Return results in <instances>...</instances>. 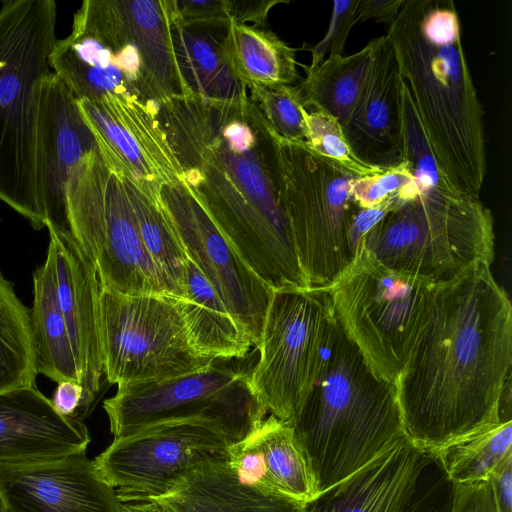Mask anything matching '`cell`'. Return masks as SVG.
<instances>
[{
  "instance_id": "6da1fadb",
  "label": "cell",
  "mask_w": 512,
  "mask_h": 512,
  "mask_svg": "<svg viewBox=\"0 0 512 512\" xmlns=\"http://www.w3.org/2000/svg\"><path fill=\"white\" fill-rule=\"evenodd\" d=\"M156 117L181 180L252 271L273 291L308 288L284 206L279 136L249 93L176 96Z\"/></svg>"
},
{
  "instance_id": "7a4b0ae2",
  "label": "cell",
  "mask_w": 512,
  "mask_h": 512,
  "mask_svg": "<svg viewBox=\"0 0 512 512\" xmlns=\"http://www.w3.org/2000/svg\"><path fill=\"white\" fill-rule=\"evenodd\" d=\"M490 264L436 283L427 325L396 382L406 437L422 451L501 420L512 364V306Z\"/></svg>"
},
{
  "instance_id": "3957f363",
  "label": "cell",
  "mask_w": 512,
  "mask_h": 512,
  "mask_svg": "<svg viewBox=\"0 0 512 512\" xmlns=\"http://www.w3.org/2000/svg\"><path fill=\"white\" fill-rule=\"evenodd\" d=\"M437 166L457 193L480 198L483 109L450 0H404L386 34Z\"/></svg>"
},
{
  "instance_id": "277c9868",
  "label": "cell",
  "mask_w": 512,
  "mask_h": 512,
  "mask_svg": "<svg viewBox=\"0 0 512 512\" xmlns=\"http://www.w3.org/2000/svg\"><path fill=\"white\" fill-rule=\"evenodd\" d=\"M49 65L77 100L111 95L158 113L164 101L186 95L167 0L83 1Z\"/></svg>"
},
{
  "instance_id": "5b68a950",
  "label": "cell",
  "mask_w": 512,
  "mask_h": 512,
  "mask_svg": "<svg viewBox=\"0 0 512 512\" xmlns=\"http://www.w3.org/2000/svg\"><path fill=\"white\" fill-rule=\"evenodd\" d=\"M290 425L316 495L407 438L396 384L370 370L337 321L318 377Z\"/></svg>"
},
{
  "instance_id": "8992f818",
  "label": "cell",
  "mask_w": 512,
  "mask_h": 512,
  "mask_svg": "<svg viewBox=\"0 0 512 512\" xmlns=\"http://www.w3.org/2000/svg\"><path fill=\"white\" fill-rule=\"evenodd\" d=\"M53 0H6L0 9V200L40 230L36 143L42 85L51 72Z\"/></svg>"
},
{
  "instance_id": "52a82bcc",
  "label": "cell",
  "mask_w": 512,
  "mask_h": 512,
  "mask_svg": "<svg viewBox=\"0 0 512 512\" xmlns=\"http://www.w3.org/2000/svg\"><path fill=\"white\" fill-rule=\"evenodd\" d=\"M436 283L390 269L361 247L327 288L335 319L370 370L396 384L429 320Z\"/></svg>"
},
{
  "instance_id": "ba28073f",
  "label": "cell",
  "mask_w": 512,
  "mask_h": 512,
  "mask_svg": "<svg viewBox=\"0 0 512 512\" xmlns=\"http://www.w3.org/2000/svg\"><path fill=\"white\" fill-rule=\"evenodd\" d=\"M362 247L390 269L438 283L475 262L492 264L494 219L480 198L420 194L386 213Z\"/></svg>"
},
{
  "instance_id": "9c48e42d",
  "label": "cell",
  "mask_w": 512,
  "mask_h": 512,
  "mask_svg": "<svg viewBox=\"0 0 512 512\" xmlns=\"http://www.w3.org/2000/svg\"><path fill=\"white\" fill-rule=\"evenodd\" d=\"M279 136V135H278ZM284 206L308 288L327 289L362 246L355 175L311 151L304 141L279 136Z\"/></svg>"
},
{
  "instance_id": "30bf717a",
  "label": "cell",
  "mask_w": 512,
  "mask_h": 512,
  "mask_svg": "<svg viewBox=\"0 0 512 512\" xmlns=\"http://www.w3.org/2000/svg\"><path fill=\"white\" fill-rule=\"evenodd\" d=\"M216 360L207 368L161 381L118 387L104 401L114 438L168 421L216 424L230 445L244 439L265 418L251 381V369Z\"/></svg>"
},
{
  "instance_id": "8fae6325",
  "label": "cell",
  "mask_w": 512,
  "mask_h": 512,
  "mask_svg": "<svg viewBox=\"0 0 512 512\" xmlns=\"http://www.w3.org/2000/svg\"><path fill=\"white\" fill-rule=\"evenodd\" d=\"M336 322L327 289L273 291L250 381L267 413L290 423L320 372Z\"/></svg>"
},
{
  "instance_id": "7c38bea8",
  "label": "cell",
  "mask_w": 512,
  "mask_h": 512,
  "mask_svg": "<svg viewBox=\"0 0 512 512\" xmlns=\"http://www.w3.org/2000/svg\"><path fill=\"white\" fill-rule=\"evenodd\" d=\"M100 337L106 379L118 387L203 370L214 359L193 345L171 295H124L101 288Z\"/></svg>"
},
{
  "instance_id": "4fadbf2b",
  "label": "cell",
  "mask_w": 512,
  "mask_h": 512,
  "mask_svg": "<svg viewBox=\"0 0 512 512\" xmlns=\"http://www.w3.org/2000/svg\"><path fill=\"white\" fill-rule=\"evenodd\" d=\"M229 446L214 423L168 421L114 438L93 462L122 503L144 501L165 494L178 477L198 464L228 460Z\"/></svg>"
},
{
  "instance_id": "5bb4252c",
  "label": "cell",
  "mask_w": 512,
  "mask_h": 512,
  "mask_svg": "<svg viewBox=\"0 0 512 512\" xmlns=\"http://www.w3.org/2000/svg\"><path fill=\"white\" fill-rule=\"evenodd\" d=\"M159 199L187 258L257 346L273 290L246 264L182 180L162 185Z\"/></svg>"
},
{
  "instance_id": "9a60e30c",
  "label": "cell",
  "mask_w": 512,
  "mask_h": 512,
  "mask_svg": "<svg viewBox=\"0 0 512 512\" xmlns=\"http://www.w3.org/2000/svg\"><path fill=\"white\" fill-rule=\"evenodd\" d=\"M77 103L105 163L119 177L156 200L162 185L181 180L157 113L149 107L111 95Z\"/></svg>"
},
{
  "instance_id": "2e32d148",
  "label": "cell",
  "mask_w": 512,
  "mask_h": 512,
  "mask_svg": "<svg viewBox=\"0 0 512 512\" xmlns=\"http://www.w3.org/2000/svg\"><path fill=\"white\" fill-rule=\"evenodd\" d=\"M97 150L96 139L76 98L50 72L41 90L35 181L45 227L66 240L75 241L67 214L68 182L73 170Z\"/></svg>"
},
{
  "instance_id": "e0dca14e",
  "label": "cell",
  "mask_w": 512,
  "mask_h": 512,
  "mask_svg": "<svg viewBox=\"0 0 512 512\" xmlns=\"http://www.w3.org/2000/svg\"><path fill=\"white\" fill-rule=\"evenodd\" d=\"M7 512H124L117 491L86 452L21 464L0 463Z\"/></svg>"
},
{
  "instance_id": "ac0fdd59",
  "label": "cell",
  "mask_w": 512,
  "mask_h": 512,
  "mask_svg": "<svg viewBox=\"0 0 512 512\" xmlns=\"http://www.w3.org/2000/svg\"><path fill=\"white\" fill-rule=\"evenodd\" d=\"M85 255L103 289L132 296L171 295L142 241L123 181L110 169Z\"/></svg>"
},
{
  "instance_id": "d6986e66",
  "label": "cell",
  "mask_w": 512,
  "mask_h": 512,
  "mask_svg": "<svg viewBox=\"0 0 512 512\" xmlns=\"http://www.w3.org/2000/svg\"><path fill=\"white\" fill-rule=\"evenodd\" d=\"M59 306L84 389L83 417L89 413L104 373L100 337L101 286L78 244L48 230Z\"/></svg>"
},
{
  "instance_id": "ffe728a7",
  "label": "cell",
  "mask_w": 512,
  "mask_h": 512,
  "mask_svg": "<svg viewBox=\"0 0 512 512\" xmlns=\"http://www.w3.org/2000/svg\"><path fill=\"white\" fill-rule=\"evenodd\" d=\"M372 40L374 51L365 86L343 131L361 161L389 168L403 160L402 78L388 36Z\"/></svg>"
},
{
  "instance_id": "44dd1931",
  "label": "cell",
  "mask_w": 512,
  "mask_h": 512,
  "mask_svg": "<svg viewBox=\"0 0 512 512\" xmlns=\"http://www.w3.org/2000/svg\"><path fill=\"white\" fill-rule=\"evenodd\" d=\"M89 442L85 424L59 414L36 386L0 393V463H32L83 453Z\"/></svg>"
},
{
  "instance_id": "7402d4cb",
  "label": "cell",
  "mask_w": 512,
  "mask_h": 512,
  "mask_svg": "<svg viewBox=\"0 0 512 512\" xmlns=\"http://www.w3.org/2000/svg\"><path fill=\"white\" fill-rule=\"evenodd\" d=\"M238 479L266 494L304 503L316 496L314 480L290 423L273 415L228 448Z\"/></svg>"
},
{
  "instance_id": "603a6c76",
  "label": "cell",
  "mask_w": 512,
  "mask_h": 512,
  "mask_svg": "<svg viewBox=\"0 0 512 512\" xmlns=\"http://www.w3.org/2000/svg\"><path fill=\"white\" fill-rule=\"evenodd\" d=\"M423 454L405 438L350 477L301 503L298 512H399Z\"/></svg>"
},
{
  "instance_id": "cb8c5ba5",
  "label": "cell",
  "mask_w": 512,
  "mask_h": 512,
  "mask_svg": "<svg viewBox=\"0 0 512 512\" xmlns=\"http://www.w3.org/2000/svg\"><path fill=\"white\" fill-rule=\"evenodd\" d=\"M169 512H298L300 504L242 483L228 460L198 464L151 499Z\"/></svg>"
},
{
  "instance_id": "d4e9b609",
  "label": "cell",
  "mask_w": 512,
  "mask_h": 512,
  "mask_svg": "<svg viewBox=\"0 0 512 512\" xmlns=\"http://www.w3.org/2000/svg\"><path fill=\"white\" fill-rule=\"evenodd\" d=\"M169 12L173 52L186 95L216 101L246 96L248 90L235 76L228 58L226 39L231 22L188 24L170 8Z\"/></svg>"
},
{
  "instance_id": "484cf974",
  "label": "cell",
  "mask_w": 512,
  "mask_h": 512,
  "mask_svg": "<svg viewBox=\"0 0 512 512\" xmlns=\"http://www.w3.org/2000/svg\"><path fill=\"white\" fill-rule=\"evenodd\" d=\"M178 301L191 341L201 354L214 360L246 357L252 346L248 336L189 259L185 297Z\"/></svg>"
},
{
  "instance_id": "4316f807",
  "label": "cell",
  "mask_w": 512,
  "mask_h": 512,
  "mask_svg": "<svg viewBox=\"0 0 512 512\" xmlns=\"http://www.w3.org/2000/svg\"><path fill=\"white\" fill-rule=\"evenodd\" d=\"M34 300L30 310L31 338L37 373L59 383L81 384L66 324L59 306L52 254L33 274Z\"/></svg>"
},
{
  "instance_id": "83f0119b",
  "label": "cell",
  "mask_w": 512,
  "mask_h": 512,
  "mask_svg": "<svg viewBox=\"0 0 512 512\" xmlns=\"http://www.w3.org/2000/svg\"><path fill=\"white\" fill-rule=\"evenodd\" d=\"M226 47L234 74L247 90L293 85L300 79L295 49L267 27L231 21Z\"/></svg>"
},
{
  "instance_id": "f1b7e54d",
  "label": "cell",
  "mask_w": 512,
  "mask_h": 512,
  "mask_svg": "<svg viewBox=\"0 0 512 512\" xmlns=\"http://www.w3.org/2000/svg\"><path fill=\"white\" fill-rule=\"evenodd\" d=\"M374 51L373 40L349 56H331L318 66H302L306 77L298 85L304 107L333 116L343 130L363 92Z\"/></svg>"
},
{
  "instance_id": "f546056e",
  "label": "cell",
  "mask_w": 512,
  "mask_h": 512,
  "mask_svg": "<svg viewBox=\"0 0 512 512\" xmlns=\"http://www.w3.org/2000/svg\"><path fill=\"white\" fill-rule=\"evenodd\" d=\"M121 179L150 257L162 274L170 294L184 298L188 258L160 199H153L129 180Z\"/></svg>"
},
{
  "instance_id": "4dcf8cb0",
  "label": "cell",
  "mask_w": 512,
  "mask_h": 512,
  "mask_svg": "<svg viewBox=\"0 0 512 512\" xmlns=\"http://www.w3.org/2000/svg\"><path fill=\"white\" fill-rule=\"evenodd\" d=\"M432 453L454 484L488 481L512 456V420L501 419Z\"/></svg>"
},
{
  "instance_id": "1f68e13d",
  "label": "cell",
  "mask_w": 512,
  "mask_h": 512,
  "mask_svg": "<svg viewBox=\"0 0 512 512\" xmlns=\"http://www.w3.org/2000/svg\"><path fill=\"white\" fill-rule=\"evenodd\" d=\"M30 310L0 271V393L35 386Z\"/></svg>"
},
{
  "instance_id": "d6a6232c",
  "label": "cell",
  "mask_w": 512,
  "mask_h": 512,
  "mask_svg": "<svg viewBox=\"0 0 512 512\" xmlns=\"http://www.w3.org/2000/svg\"><path fill=\"white\" fill-rule=\"evenodd\" d=\"M402 142L406 161L420 194L452 195L455 192L441 174L421 125L409 90L402 80Z\"/></svg>"
},
{
  "instance_id": "836d02e7",
  "label": "cell",
  "mask_w": 512,
  "mask_h": 512,
  "mask_svg": "<svg viewBox=\"0 0 512 512\" xmlns=\"http://www.w3.org/2000/svg\"><path fill=\"white\" fill-rule=\"evenodd\" d=\"M304 143L318 156L334 162L357 177L376 174L386 169L361 161L350 147L339 122L320 110L306 113Z\"/></svg>"
},
{
  "instance_id": "e575fe53",
  "label": "cell",
  "mask_w": 512,
  "mask_h": 512,
  "mask_svg": "<svg viewBox=\"0 0 512 512\" xmlns=\"http://www.w3.org/2000/svg\"><path fill=\"white\" fill-rule=\"evenodd\" d=\"M269 126L281 138L297 142L306 135V113L298 85L248 89Z\"/></svg>"
},
{
  "instance_id": "d590c367",
  "label": "cell",
  "mask_w": 512,
  "mask_h": 512,
  "mask_svg": "<svg viewBox=\"0 0 512 512\" xmlns=\"http://www.w3.org/2000/svg\"><path fill=\"white\" fill-rule=\"evenodd\" d=\"M456 485L438 458L424 451L418 472L399 512H450Z\"/></svg>"
},
{
  "instance_id": "8d00e7d4",
  "label": "cell",
  "mask_w": 512,
  "mask_h": 512,
  "mask_svg": "<svg viewBox=\"0 0 512 512\" xmlns=\"http://www.w3.org/2000/svg\"><path fill=\"white\" fill-rule=\"evenodd\" d=\"M353 202L361 209L377 207L386 200L398 196L408 201L420 195L419 187L406 161L384 171L355 177L351 184Z\"/></svg>"
},
{
  "instance_id": "74e56055",
  "label": "cell",
  "mask_w": 512,
  "mask_h": 512,
  "mask_svg": "<svg viewBox=\"0 0 512 512\" xmlns=\"http://www.w3.org/2000/svg\"><path fill=\"white\" fill-rule=\"evenodd\" d=\"M358 6L359 0L333 2L329 27L323 39L313 46L304 45V49L311 53L309 67L318 66L325 57L342 55L347 36L357 23Z\"/></svg>"
},
{
  "instance_id": "f35d334b",
  "label": "cell",
  "mask_w": 512,
  "mask_h": 512,
  "mask_svg": "<svg viewBox=\"0 0 512 512\" xmlns=\"http://www.w3.org/2000/svg\"><path fill=\"white\" fill-rule=\"evenodd\" d=\"M177 18L188 24L222 25L231 22L228 0H168Z\"/></svg>"
},
{
  "instance_id": "ab89813d",
  "label": "cell",
  "mask_w": 512,
  "mask_h": 512,
  "mask_svg": "<svg viewBox=\"0 0 512 512\" xmlns=\"http://www.w3.org/2000/svg\"><path fill=\"white\" fill-rule=\"evenodd\" d=\"M450 512H498L491 481L456 485Z\"/></svg>"
},
{
  "instance_id": "60d3db41",
  "label": "cell",
  "mask_w": 512,
  "mask_h": 512,
  "mask_svg": "<svg viewBox=\"0 0 512 512\" xmlns=\"http://www.w3.org/2000/svg\"><path fill=\"white\" fill-rule=\"evenodd\" d=\"M289 3L285 0H228L231 21L238 24L252 22L256 27H267L269 11L278 4Z\"/></svg>"
},
{
  "instance_id": "b9f144b4",
  "label": "cell",
  "mask_w": 512,
  "mask_h": 512,
  "mask_svg": "<svg viewBox=\"0 0 512 512\" xmlns=\"http://www.w3.org/2000/svg\"><path fill=\"white\" fill-rule=\"evenodd\" d=\"M62 416L81 420L83 417L84 389L77 381L64 380L58 383L51 400Z\"/></svg>"
},
{
  "instance_id": "7bdbcfd3",
  "label": "cell",
  "mask_w": 512,
  "mask_h": 512,
  "mask_svg": "<svg viewBox=\"0 0 512 512\" xmlns=\"http://www.w3.org/2000/svg\"><path fill=\"white\" fill-rule=\"evenodd\" d=\"M404 0H359L357 22L374 19L388 26L396 19Z\"/></svg>"
},
{
  "instance_id": "ee69618b",
  "label": "cell",
  "mask_w": 512,
  "mask_h": 512,
  "mask_svg": "<svg viewBox=\"0 0 512 512\" xmlns=\"http://www.w3.org/2000/svg\"><path fill=\"white\" fill-rule=\"evenodd\" d=\"M498 512H512V456L490 477Z\"/></svg>"
},
{
  "instance_id": "f6af8a7d",
  "label": "cell",
  "mask_w": 512,
  "mask_h": 512,
  "mask_svg": "<svg viewBox=\"0 0 512 512\" xmlns=\"http://www.w3.org/2000/svg\"><path fill=\"white\" fill-rule=\"evenodd\" d=\"M124 512H169L151 500L124 502Z\"/></svg>"
},
{
  "instance_id": "bcb514c9",
  "label": "cell",
  "mask_w": 512,
  "mask_h": 512,
  "mask_svg": "<svg viewBox=\"0 0 512 512\" xmlns=\"http://www.w3.org/2000/svg\"><path fill=\"white\" fill-rule=\"evenodd\" d=\"M0 512H7L1 492H0Z\"/></svg>"
}]
</instances>
